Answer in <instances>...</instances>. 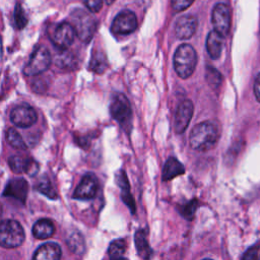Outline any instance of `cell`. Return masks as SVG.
<instances>
[{"mask_svg": "<svg viewBox=\"0 0 260 260\" xmlns=\"http://www.w3.org/2000/svg\"><path fill=\"white\" fill-rule=\"evenodd\" d=\"M98 192V181L94 175L86 174L82 177L79 185L76 187L73 198L79 200H88L95 196Z\"/></svg>", "mask_w": 260, "mask_h": 260, "instance_id": "obj_12", "label": "cell"}, {"mask_svg": "<svg viewBox=\"0 0 260 260\" xmlns=\"http://www.w3.org/2000/svg\"><path fill=\"white\" fill-rule=\"evenodd\" d=\"M36 189H37L39 192H41L42 194L46 195L47 197H49V198H51V199H56V198H57V192H56V190L54 189V187L51 185L50 181H48V180H44V181L40 182V183L37 185Z\"/></svg>", "mask_w": 260, "mask_h": 260, "instance_id": "obj_27", "label": "cell"}, {"mask_svg": "<svg viewBox=\"0 0 260 260\" xmlns=\"http://www.w3.org/2000/svg\"><path fill=\"white\" fill-rule=\"evenodd\" d=\"M75 36L76 31L73 25L69 22L64 21L59 23L55 28L52 36V42L57 48L61 50H66L74 42Z\"/></svg>", "mask_w": 260, "mask_h": 260, "instance_id": "obj_10", "label": "cell"}, {"mask_svg": "<svg viewBox=\"0 0 260 260\" xmlns=\"http://www.w3.org/2000/svg\"><path fill=\"white\" fill-rule=\"evenodd\" d=\"M24 241V231L21 224L12 219H5L0 226V244L4 248H16Z\"/></svg>", "mask_w": 260, "mask_h": 260, "instance_id": "obj_3", "label": "cell"}, {"mask_svg": "<svg viewBox=\"0 0 260 260\" xmlns=\"http://www.w3.org/2000/svg\"><path fill=\"white\" fill-rule=\"evenodd\" d=\"M211 21L214 30L225 37L231 27V10L224 3H217L212 10Z\"/></svg>", "mask_w": 260, "mask_h": 260, "instance_id": "obj_8", "label": "cell"}, {"mask_svg": "<svg viewBox=\"0 0 260 260\" xmlns=\"http://www.w3.org/2000/svg\"><path fill=\"white\" fill-rule=\"evenodd\" d=\"M61 257V248L56 243H46L39 247L32 258L38 260H58Z\"/></svg>", "mask_w": 260, "mask_h": 260, "instance_id": "obj_17", "label": "cell"}, {"mask_svg": "<svg viewBox=\"0 0 260 260\" xmlns=\"http://www.w3.org/2000/svg\"><path fill=\"white\" fill-rule=\"evenodd\" d=\"M106 67H107V60L105 55L101 52H96L95 54H93L89 64L90 70L98 73H102L106 69Z\"/></svg>", "mask_w": 260, "mask_h": 260, "instance_id": "obj_24", "label": "cell"}, {"mask_svg": "<svg viewBox=\"0 0 260 260\" xmlns=\"http://www.w3.org/2000/svg\"><path fill=\"white\" fill-rule=\"evenodd\" d=\"M206 80H207L208 84L211 87L216 88L221 83L222 77L216 69H214L212 67H207V69H206Z\"/></svg>", "mask_w": 260, "mask_h": 260, "instance_id": "obj_26", "label": "cell"}, {"mask_svg": "<svg viewBox=\"0 0 260 260\" xmlns=\"http://www.w3.org/2000/svg\"><path fill=\"white\" fill-rule=\"evenodd\" d=\"M105 2H106V4H108V5H111L115 0H104Z\"/></svg>", "mask_w": 260, "mask_h": 260, "instance_id": "obj_34", "label": "cell"}, {"mask_svg": "<svg viewBox=\"0 0 260 260\" xmlns=\"http://www.w3.org/2000/svg\"><path fill=\"white\" fill-rule=\"evenodd\" d=\"M14 22H15V25H16V27L18 29L23 28L26 25V23H27V18H26L25 12H24V10L22 9V7L19 4H17L15 6Z\"/></svg>", "mask_w": 260, "mask_h": 260, "instance_id": "obj_28", "label": "cell"}, {"mask_svg": "<svg viewBox=\"0 0 260 260\" xmlns=\"http://www.w3.org/2000/svg\"><path fill=\"white\" fill-rule=\"evenodd\" d=\"M27 191H28V184L24 179L22 178L12 179L7 183L3 191V196L13 197L23 203L25 202Z\"/></svg>", "mask_w": 260, "mask_h": 260, "instance_id": "obj_15", "label": "cell"}, {"mask_svg": "<svg viewBox=\"0 0 260 260\" xmlns=\"http://www.w3.org/2000/svg\"><path fill=\"white\" fill-rule=\"evenodd\" d=\"M51 65V55L48 49L44 46H39L35 49L28 62L23 68V73L27 76H34L45 72Z\"/></svg>", "mask_w": 260, "mask_h": 260, "instance_id": "obj_5", "label": "cell"}, {"mask_svg": "<svg viewBox=\"0 0 260 260\" xmlns=\"http://www.w3.org/2000/svg\"><path fill=\"white\" fill-rule=\"evenodd\" d=\"M197 64V54L189 44L179 46L174 54V68L179 77L186 79L192 75Z\"/></svg>", "mask_w": 260, "mask_h": 260, "instance_id": "obj_2", "label": "cell"}, {"mask_svg": "<svg viewBox=\"0 0 260 260\" xmlns=\"http://www.w3.org/2000/svg\"><path fill=\"white\" fill-rule=\"evenodd\" d=\"M38 120L36 111L28 105H20L15 107L10 113V121L20 128L32 126Z\"/></svg>", "mask_w": 260, "mask_h": 260, "instance_id": "obj_9", "label": "cell"}, {"mask_svg": "<svg viewBox=\"0 0 260 260\" xmlns=\"http://www.w3.org/2000/svg\"><path fill=\"white\" fill-rule=\"evenodd\" d=\"M116 180H117V184L119 185L120 189L122 190V199L123 201L129 206V208H131L132 212L135 211V203H134V199L130 193V186H129V182L127 180L126 174L123 170H121L117 175H116Z\"/></svg>", "mask_w": 260, "mask_h": 260, "instance_id": "obj_18", "label": "cell"}, {"mask_svg": "<svg viewBox=\"0 0 260 260\" xmlns=\"http://www.w3.org/2000/svg\"><path fill=\"white\" fill-rule=\"evenodd\" d=\"M72 25L76 36L83 42H88L96 28L95 19L86 11L77 9L72 14Z\"/></svg>", "mask_w": 260, "mask_h": 260, "instance_id": "obj_4", "label": "cell"}, {"mask_svg": "<svg viewBox=\"0 0 260 260\" xmlns=\"http://www.w3.org/2000/svg\"><path fill=\"white\" fill-rule=\"evenodd\" d=\"M259 251V248L254 246L252 248H250L249 250H247L245 252V254L243 255V259H248V260H252V259H256L258 257V252Z\"/></svg>", "mask_w": 260, "mask_h": 260, "instance_id": "obj_32", "label": "cell"}, {"mask_svg": "<svg viewBox=\"0 0 260 260\" xmlns=\"http://www.w3.org/2000/svg\"><path fill=\"white\" fill-rule=\"evenodd\" d=\"M6 140L7 142L16 149L24 150L26 149V145L21 137V135L18 133V131L14 128H9L6 132Z\"/></svg>", "mask_w": 260, "mask_h": 260, "instance_id": "obj_22", "label": "cell"}, {"mask_svg": "<svg viewBox=\"0 0 260 260\" xmlns=\"http://www.w3.org/2000/svg\"><path fill=\"white\" fill-rule=\"evenodd\" d=\"M126 251V242L123 239L113 241L108 249V254L111 259L121 258Z\"/></svg>", "mask_w": 260, "mask_h": 260, "instance_id": "obj_23", "label": "cell"}, {"mask_svg": "<svg viewBox=\"0 0 260 260\" xmlns=\"http://www.w3.org/2000/svg\"><path fill=\"white\" fill-rule=\"evenodd\" d=\"M110 113L112 117L124 127L129 124V122H131V106L123 93H116L112 98L110 104Z\"/></svg>", "mask_w": 260, "mask_h": 260, "instance_id": "obj_6", "label": "cell"}, {"mask_svg": "<svg viewBox=\"0 0 260 260\" xmlns=\"http://www.w3.org/2000/svg\"><path fill=\"white\" fill-rule=\"evenodd\" d=\"M54 232H55V228L53 222L47 218H42L36 221L31 230L34 237L41 240L52 237Z\"/></svg>", "mask_w": 260, "mask_h": 260, "instance_id": "obj_19", "label": "cell"}, {"mask_svg": "<svg viewBox=\"0 0 260 260\" xmlns=\"http://www.w3.org/2000/svg\"><path fill=\"white\" fill-rule=\"evenodd\" d=\"M254 94L256 100L260 103V73L256 76L254 82Z\"/></svg>", "mask_w": 260, "mask_h": 260, "instance_id": "obj_33", "label": "cell"}, {"mask_svg": "<svg viewBox=\"0 0 260 260\" xmlns=\"http://www.w3.org/2000/svg\"><path fill=\"white\" fill-rule=\"evenodd\" d=\"M68 247L74 253H82L84 251V241L80 234H72L68 239Z\"/></svg>", "mask_w": 260, "mask_h": 260, "instance_id": "obj_25", "label": "cell"}, {"mask_svg": "<svg viewBox=\"0 0 260 260\" xmlns=\"http://www.w3.org/2000/svg\"><path fill=\"white\" fill-rule=\"evenodd\" d=\"M103 1L104 0H84V4L90 12L95 13L102 9Z\"/></svg>", "mask_w": 260, "mask_h": 260, "instance_id": "obj_31", "label": "cell"}, {"mask_svg": "<svg viewBox=\"0 0 260 260\" xmlns=\"http://www.w3.org/2000/svg\"><path fill=\"white\" fill-rule=\"evenodd\" d=\"M138 22L134 12L123 10L116 15L112 22L111 29L116 35H128L137 28Z\"/></svg>", "mask_w": 260, "mask_h": 260, "instance_id": "obj_7", "label": "cell"}, {"mask_svg": "<svg viewBox=\"0 0 260 260\" xmlns=\"http://www.w3.org/2000/svg\"><path fill=\"white\" fill-rule=\"evenodd\" d=\"M184 172H185L184 166L177 158L170 157L168 158V160L164 166L161 178L164 181H170L175 177L184 174Z\"/></svg>", "mask_w": 260, "mask_h": 260, "instance_id": "obj_20", "label": "cell"}, {"mask_svg": "<svg viewBox=\"0 0 260 260\" xmlns=\"http://www.w3.org/2000/svg\"><path fill=\"white\" fill-rule=\"evenodd\" d=\"M194 106L191 101H183L177 108L175 115V130L177 133H184L193 116Z\"/></svg>", "mask_w": 260, "mask_h": 260, "instance_id": "obj_11", "label": "cell"}, {"mask_svg": "<svg viewBox=\"0 0 260 260\" xmlns=\"http://www.w3.org/2000/svg\"><path fill=\"white\" fill-rule=\"evenodd\" d=\"M197 18L193 15H182L175 23V35L180 40L190 39L196 31Z\"/></svg>", "mask_w": 260, "mask_h": 260, "instance_id": "obj_13", "label": "cell"}, {"mask_svg": "<svg viewBox=\"0 0 260 260\" xmlns=\"http://www.w3.org/2000/svg\"><path fill=\"white\" fill-rule=\"evenodd\" d=\"M134 241H135V247H136V250H137V253L139 254V256L141 258H144V259L149 258L152 254V251H151V248L148 245L145 231L144 230H138L135 233Z\"/></svg>", "mask_w": 260, "mask_h": 260, "instance_id": "obj_21", "label": "cell"}, {"mask_svg": "<svg viewBox=\"0 0 260 260\" xmlns=\"http://www.w3.org/2000/svg\"><path fill=\"white\" fill-rule=\"evenodd\" d=\"M223 36L216 30H211L206 39V50L211 59H218L223 48Z\"/></svg>", "mask_w": 260, "mask_h": 260, "instance_id": "obj_16", "label": "cell"}, {"mask_svg": "<svg viewBox=\"0 0 260 260\" xmlns=\"http://www.w3.org/2000/svg\"><path fill=\"white\" fill-rule=\"evenodd\" d=\"M8 165L14 173H26L29 176H35L39 170V165L35 160L20 155H11Z\"/></svg>", "mask_w": 260, "mask_h": 260, "instance_id": "obj_14", "label": "cell"}, {"mask_svg": "<svg viewBox=\"0 0 260 260\" xmlns=\"http://www.w3.org/2000/svg\"><path fill=\"white\" fill-rule=\"evenodd\" d=\"M196 208H197V200H192V201L188 202L184 207H182L181 213L183 214L184 217L191 220L194 217Z\"/></svg>", "mask_w": 260, "mask_h": 260, "instance_id": "obj_29", "label": "cell"}, {"mask_svg": "<svg viewBox=\"0 0 260 260\" xmlns=\"http://www.w3.org/2000/svg\"><path fill=\"white\" fill-rule=\"evenodd\" d=\"M219 138V128L212 121H204L194 126L189 136L190 146L197 151H207L214 147Z\"/></svg>", "mask_w": 260, "mask_h": 260, "instance_id": "obj_1", "label": "cell"}, {"mask_svg": "<svg viewBox=\"0 0 260 260\" xmlns=\"http://www.w3.org/2000/svg\"><path fill=\"white\" fill-rule=\"evenodd\" d=\"M193 2L194 0H172V8L175 11L180 12L187 9Z\"/></svg>", "mask_w": 260, "mask_h": 260, "instance_id": "obj_30", "label": "cell"}]
</instances>
